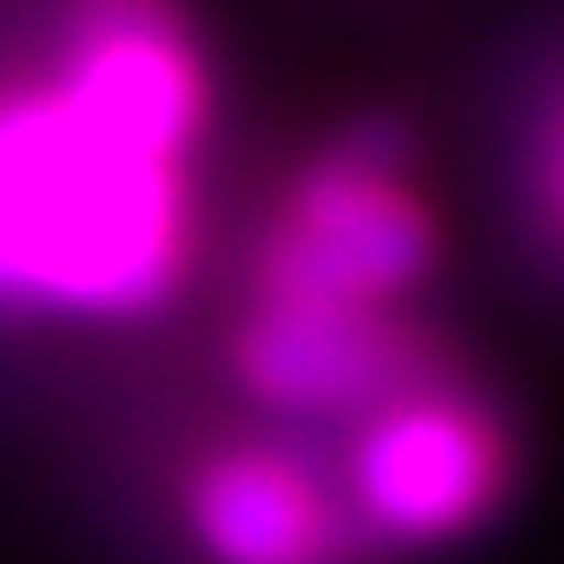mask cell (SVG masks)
Returning a JSON list of instances; mask_svg holds the SVG:
<instances>
[{"label": "cell", "mask_w": 564, "mask_h": 564, "mask_svg": "<svg viewBox=\"0 0 564 564\" xmlns=\"http://www.w3.org/2000/svg\"><path fill=\"white\" fill-rule=\"evenodd\" d=\"M500 448L494 429L460 409L409 395L390 402L350 448V494L357 512L395 545H435L474 532L500 500Z\"/></svg>", "instance_id": "6da1fadb"}, {"label": "cell", "mask_w": 564, "mask_h": 564, "mask_svg": "<svg viewBox=\"0 0 564 564\" xmlns=\"http://www.w3.org/2000/svg\"><path fill=\"white\" fill-rule=\"evenodd\" d=\"M435 234L409 195H395L390 175H364L332 163V175L305 195L292 234L273 253L280 305H350L390 299L429 273Z\"/></svg>", "instance_id": "7a4b0ae2"}, {"label": "cell", "mask_w": 564, "mask_h": 564, "mask_svg": "<svg viewBox=\"0 0 564 564\" xmlns=\"http://www.w3.org/2000/svg\"><path fill=\"white\" fill-rule=\"evenodd\" d=\"M188 525L215 564H338V512L280 454H227L195 494Z\"/></svg>", "instance_id": "3957f363"}, {"label": "cell", "mask_w": 564, "mask_h": 564, "mask_svg": "<svg viewBox=\"0 0 564 564\" xmlns=\"http://www.w3.org/2000/svg\"><path fill=\"white\" fill-rule=\"evenodd\" d=\"M247 383L280 409H357L395 383V344L350 305H273L240 344Z\"/></svg>", "instance_id": "277c9868"}, {"label": "cell", "mask_w": 564, "mask_h": 564, "mask_svg": "<svg viewBox=\"0 0 564 564\" xmlns=\"http://www.w3.org/2000/svg\"><path fill=\"white\" fill-rule=\"evenodd\" d=\"M65 111L111 150L156 163L195 123V72L156 33V20H111L98 46L85 53L78 91Z\"/></svg>", "instance_id": "5b68a950"}]
</instances>
